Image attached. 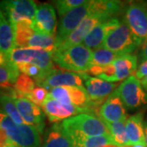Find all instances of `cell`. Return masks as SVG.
Returning a JSON list of instances; mask_svg holds the SVG:
<instances>
[{"label":"cell","mask_w":147,"mask_h":147,"mask_svg":"<svg viewBox=\"0 0 147 147\" xmlns=\"http://www.w3.org/2000/svg\"><path fill=\"white\" fill-rule=\"evenodd\" d=\"M92 51L83 44L57 48L53 54V62L67 71L86 72L91 65Z\"/></svg>","instance_id":"6da1fadb"},{"label":"cell","mask_w":147,"mask_h":147,"mask_svg":"<svg viewBox=\"0 0 147 147\" xmlns=\"http://www.w3.org/2000/svg\"><path fill=\"white\" fill-rule=\"evenodd\" d=\"M61 124L72 142L79 137L110 134L105 123L99 118L89 114H79L70 117L63 120Z\"/></svg>","instance_id":"7a4b0ae2"},{"label":"cell","mask_w":147,"mask_h":147,"mask_svg":"<svg viewBox=\"0 0 147 147\" xmlns=\"http://www.w3.org/2000/svg\"><path fill=\"white\" fill-rule=\"evenodd\" d=\"M0 127L7 132L15 147H41L40 133L34 127L16 124L4 113L0 105Z\"/></svg>","instance_id":"3957f363"},{"label":"cell","mask_w":147,"mask_h":147,"mask_svg":"<svg viewBox=\"0 0 147 147\" xmlns=\"http://www.w3.org/2000/svg\"><path fill=\"white\" fill-rule=\"evenodd\" d=\"M49 96L54 100H57L61 103L72 105L84 109L91 115L92 113L96 114L100 105L92 102L90 99L88 93L83 86H66L60 87L51 89Z\"/></svg>","instance_id":"277c9868"},{"label":"cell","mask_w":147,"mask_h":147,"mask_svg":"<svg viewBox=\"0 0 147 147\" xmlns=\"http://www.w3.org/2000/svg\"><path fill=\"white\" fill-rule=\"evenodd\" d=\"M102 47L121 56L131 54L139 45L125 21H122L105 37Z\"/></svg>","instance_id":"5b68a950"},{"label":"cell","mask_w":147,"mask_h":147,"mask_svg":"<svg viewBox=\"0 0 147 147\" xmlns=\"http://www.w3.org/2000/svg\"><path fill=\"white\" fill-rule=\"evenodd\" d=\"M53 53L38 48L15 47L10 53L11 61L14 64L29 63L34 65L44 72L48 73L54 68Z\"/></svg>","instance_id":"8992f818"},{"label":"cell","mask_w":147,"mask_h":147,"mask_svg":"<svg viewBox=\"0 0 147 147\" xmlns=\"http://www.w3.org/2000/svg\"><path fill=\"white\" fill-rule=\"evenodd\" d=\"M89 75L85 72H72L53 69L45 74L41 79L35 81V84L46 90L66 86H83L84 82L88 79Z\"/></svg>","instance_id":"52a82bcc"},{"label":"cell","mask_w":147,"mask_h":147,"mask_svg":"<svg viewBox=\"0 0 147 147\" xmlns=\"http://www.w3.org/2000/svg\"><path fill=\"white\" fill-rule=\"evenodd\" d=\"M139 47L147 38V7L142 3H132L127 7L124 20Z\"/></svg>","instance_id":"ba28073f"},{"label":"cell","mask_w":147,"mask_h":147,"mask_svg":"<svg viewBox=\"0 0 147 147\" xmlns=\"http://www.w3.org/2000/svg\"><path fill=\"white\" fill-rule=\"evenodd\" d=\"M0 9L11 26L19 21H34L37 4L32 0H10L0 2Z\"/></svg>","instance_id":"9c48e42d"},{"label":"cell","mask_w":147,"mask_h":147,"mask_svg":"<svg viewBox=\"0 0 147 147\" xmlns=\"http://www.w3.org/2000/svg\"><path fill=\"white\" fill-rule=\"evenodd\" d=\"M123 105L129 109H135L147 103V93L138 79L131 75L115 89Z\"/></svg>","instance_id":"30bf717a"},{"label":"cell","mask_w":147,"mask_h":147,"mask_svg":"<svg viewBox=\"0 0 147 147\" xmlns=\"http://www.w3.org/2000/svg\"><path fill=\"white\" fill-rule=\"evenodd\" d=\"M90 14V1H86L83 5L79 6L61 18L57 33L56 34L57 46L64 41L79 26L84 18Z\"/></svg>","instance_id":"8fae6325"},{"label":"cell","mask_w":147,"mask_h":147,"mask_svg":"<svg viewBox=\"0 0 147 147\" xmlns=\"http://www.w3.org/2000/svg\"><path fill=\"white\" fill-rule=\"evenodd\" d=\"M13 100L24 123L34 127L42 134L45 122L41 108L24 96H16Z\"/></svg>","instance_id":"7c38bea8"},{"label":"cell","mask_w":147,"mask_h":147,"mask_svg":"<svg viewBox=\"0 0 147 147\" xmlns=\"http://www.w3.org/2000/svg\"><path fill=\"white\" fill-rule=\"evenodd\" d=\"M109 16L99 14V13H91L86 16L79 26L69 35L64 41L58 44L57 48H65V47H71L74 45L80 44L83 42L84 38L89 33L95 26L99 25L102 22L110 20Z\"/></svg>","instance_id":"4fadbf2b"},{"label":"cell","mask_w":147,"mask_h":147,"mask_svg":"<svg viewBox=\"0 0 147 147\" xmlns=\"http://www.w3.org/2000/svg\"><path fill=\"white\" fill-rule=\"evenodd\" d=\"M97 115L104 123L126 120L125 105L115 90L100 106Z\"/></svg>","instance_id":"5bb4252c"},{"label":"cell","mask_w":147,"mask_h":147,"mask_svg":"<svg viewBox=\"0 0 147 147\" xmlns=\"http://www.w3.org/2000/svg\"><path fill=\"white\" fill-rule=\"evenodd\" d=\"M44 114L47 116L50 122L57 123L58 121L65 120L69 117L78 115L79 114H87V111L84 109L76 107L74 105L64 104L52 97L47 96L42 105Z\"/></svg>","instance_id":"9a60e30c"},{"label":"cell","mask_w":147,"mask_h":147,"mask_svg":"<svg viewBox=\"0 0 147 147\" xmlns=\"http://www.w3.org/2000/svg\"><path fill=\"white\" fill-rule=\"evenodd\" d=\"M32 27L35 32L48 35H55L57 31V16L52 4L37 5Z\"/></svg>","instance_id":"2e32d148"},{"label":"cell","mask_w":147,"mask_h":147,"mask_svg":"<svg viewBox=\"0 0 147 147\" xmlns=\"http://www.w3.org/2000/svg\"><path fill=\"white\" fill-rule=\"evenodd\" d=\"M84 84L91 100L99 105H101L118 86V84L110 83L103 79L90 76L85 80Z\"/></svg>","instance_id":"e0dca14e"},{"label":"cell","mask_w":147,"mask_h":147,"mask_svg":"<svg viewBox=\"0 0 147 147\" xmlns=\"http://www.w3.org/2000/svg\"><path fill=\"white\" fill-rule=\"evenodd\" d=\"M119 19L114 17L97 25L84 38L83 45L91 50L101 47L105 37L113 29L119 26Z\"/></svg>","instance_id":"ac0fdd59"},{"label":"cell","mask_w":147,"mask_h":147,"mask_svg":"<svg viewBox=\"0 0 147 147\" xmlns=\"http://www.w3.org/2000/svg\"><path fill=\"white\" fill-rule=\"evenodd\" d=\"M110 65L113 70L111 83L119 82L135 74L137 69V57L132 54L121 55Z\"/></svg>","instance_id":"d6986e66"},{"label":"cell","mask_w":147,"mask_h":147,"mask_svg":"<svg viewBox=\"0 0 147 147\" xmlns=\"http://www.w3.org/2000/svg\"><path fill=\"white\" fill-rule=\"evenodd\" d=\"M41 147H74V144L61 123H56L45 132Z\"/></svg>","instance_id":"ffe728a7"},{"label":"cell","mask_w":147,"mask_h":147,"mask_svg":"<svg viewBox=\"0 0 147 147\" xmlns=\"http://www.w3.org/2000/svg\"><path fill=\"white\" fill-rule=\"evenodd\" d=\"M125 128L130 146L138 144H145L144 123L142 113L128 117L125 121Z\"/></svg>","instance_id":"44dd1931"},{"label":"cell","mask_w":147,"mask_h":147,"mask_svg":"<svg viewBox=\"0 0 147 147\" xmlns=\"http://www.w3.org/2000/svg\"><path fill=\"white\" fill-rule=\"evenodd\" d=\"M15 47L13 29L0 9V53L10 54Z\"/></svg>","instance_id":"7402d4cb"},{"label":"cell","mask_w":147,"mask_h":147,"mask_svg":"<svg viewBox=\"0 0 147 147\" xmlns=\"http://www.w3.org/2000/svg\"><path fill=\"white\" fill-rule=\"evenodd\" d=\"M32 25L33 22L31 21H22L11 26L14 32L16 47H21V48L28 47L29 39L34 33Z\"/></svg>","instance_id":"603a6c76"},{"label":"cell","mask_w":147,"mask_h":147,"mask_svg":"<svg viewBox=\"0 0 147 147\" xmlns=\"http://www.w3.org/2000/svg\"><path fill=\"white\" fill-rule=\"evenodd\" d=\"M125 121L121 120L111 123H105L110 137H112L115 146L129 147L130 143L127 139L125 128Z\"/></svg>","instance_id":"cb8c5ba5"},{"label":"cell","mask_w":147,"mask_h":147,"mask_svg":"<svg viewBox=\"0 0 147 147\" xmlns=\"http://www.w3.org/2000/svg\"><path fill=\"white\" fill-rule=\"evenodd\" d=\"M28 47L43 49L53 53L57 49L56 36L34 31L33 35L29 39Z\"/></svg>","instance_id":"d4e9b609"},{"label":"cell","mask_w":147,"mask_h":147,"mask_svg":"<svg viewBox=\"0 0 147 147\" xmlns=\"http://www.w3.org/2000/svg\"><path fill=\"white\" fill-rule=\"evenodd\" d=\"M74 147H107L115 146L110 134L96 137H82L73 140Z\"/></svg>","instance_id":"484cf974"},{"label":"cell","mask_w":147,"mask_h":147,"mask_svg":"<svg viewBox=\"0 0 147 147\" xmlns=\"http://www.w3.org/2000/svg\"><path fill=\"white\" fill-rule=\"evenodd\" d=\"M119 57V55L111 52L102 46L92 52L91 65H97V66H105L111 64L115 60Z\"/></svg>","instance_id":"4316f807"},{"label":"cell","mask_w":147,"mask_h":147,"mask_svg":"<svg viewBox=\"0 0 147 147\" xmlns=\"http://www.w3.org/2000/svg\"><path fill=\"white\" fill-rule=\"evenodd\" d=\"M0 105L4 113L16 124L21 125L24 123L23 119H21V115L16 109L14 100L11 96L6 94L0 95Z\"/></svg>","instance_id":"83f0119b"},{"label":"cell","mask_w":147,"mask_h":147,"mask_svg":"<svg viewBox=\"0 0 147 147\" xmlns=\"http://www.w3.org/2000/svg\"><path fill=\"white\" fill-rule=\"evenodd\" d=\"M14 89L19 96H24L30 94L35 87L34 80L24 74H20L16 79L15 84H13Z\"/></svg>","instance_id":"f1b7e54d"},{"label":"cell","mask_w":147,"mask_h":147,"mask_svg":"<svg viewBox=\"0 0 147 147\" xmlns=\"http://www.w3.org/2000/svg\"><path fill=\"white\" fill-rule=\"evenodd\" d=\"M87 0H57L54 2L55 7L60 16H64L74 8L84 4Z\"/></svg>","instance_id":"f546056e"},{"label":"cell","mask_w":147,"mask_h":147,"mask_svg":"<svg viewBox=\"0 0 147 147\" xmlns=\"http://www.w3.org/2000/svg\"><path fill=\"white\" fill-rule=\"evenodd\" d=\"M16 67L18 69L19 72H21V74H24L27 76L33 78L34 80V82L41 79L42 76L47 74L42 70L41 69H39L38 66L29 63H21L16 64Z\"/></svg>","instance_id":"4dcf8cb0"},{"label":"cell","mask_w":147,"mask_h":147,"mask_svg":"<svg viewBox=\"0 0 147 147\" xmlns=\"http://www.w3.org/2000/svg\"><path fill=\"white\" fill-rule=\"evenodd\" d=\"M19 74L20 72L17 69H10L0 66V86L13 87L12 84H15Z\"/></svg>","instance_id":"1f68e13d"},{"label":"cell","mask_w":147,"mask_h":147,"mask_svg":"<svg viewBox=\"0 0 147 147\" xmlns=\"http://www.w3.org/2000/svg\"><path fill=\"white\" fill-rule=\"evenodd\" d=\"M48 95H49V92L47 90L43 88H41V87H37L34 89V91L30 94H29L26 96V98L29 99L38 106L42 107L44 100H46Z\"/></svg>","instance_id":"d6a6232c"},{"label":"cell","mask_w":147,"mask_h":147,"mask_svg":"<svg viewBox=\"0 0 147 147\" xmlns=\"http://www.w3.org/2000/svg\"><path fill=\"white\" fill-rule=\"evenodd\" d=\"M0 66L10 69H16V64H14L10 59V54L0 53Z\"/></svg>","instance_id":"836d02e7"},{"label":"cell","mask_w":147,"mask_h":147,"mask_svg":"<svg viewBox=\"0 0 147 147\" xmlns=\"http://www.w3.org/2000/svg\"><path fill=\"white\" fill-rule=\"evenodd\" d=\"M0 147H15L7 132L0 127Z\"/></svg>","instance_id":"e575fe53"},{"label":"cell","mask_w":147,"mask_h":147,"mask_svg":"<svg viewBox=\"0 0 147 147\" xmlns=\"http://www.w3.org/2000/svg\"><path fill=\"white\" fill-rule=\"evenodd\" d=\"M135 77L137 78L138 80L139 79H143L144 77H146L147 75V61H142L141 65L138 66L136 72L134 74Z\"/></svg>","instance_id":"d590c367"},{"label":"cell","mask_w":147,"mask_h":147,"mask_svg":"<svg viewBox=\"0 0 147 147\" xmlns=\"http://www.w3.org/2000/svg\"><path fill=\"white\" fill-rule=\"evenodd\" d=\"M142 48L140 51V59H141V62L147 61V38L142 42L141 45Z\"/></svg>","instance_id":"8d00e7d4"},{"label":"cell","mask_w":147,"mask_h":147,"mask_svg":"<svg viewBox=\"0 0 147 147\" xmlns=\"http://www.w3.org/2000/svg\"><path fill=\"white\" fill-rule=\"evenodd\" d=\"M140 83H141V85H142V87L143 88V89L146 90L147 92V75L146 77H144L143 79H141Z\"/></svg>","instance_id":"74e56055"},{"label":"cell","mask_w":147,"mask_h":147,"mask_svg":"<svg viewBox=\"0 0 147 147\" xmlns=\"http://www.w3.org/2000/svg\"><path fill=\"white\" fill-rule=\"evenodd\" d=\"M144 135H145V144L147 147V122L144 123Z\"/></svg>","instance_id":"f35d334b"},{"label":"cell","mask_w":147,"mask_h":147,"mask_svg":"<svg viewBox=\"0 0 147 147\" xmlns=\"http://www.w3.org/2000/svg\"><path fill=\"white\" fill-rule=\"evenodd\" d=\"M129 147H146V144H138V145H134V146H131Z\"/></svg>","instance_id":"ab89813d"}]
</instances>
